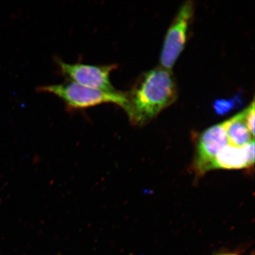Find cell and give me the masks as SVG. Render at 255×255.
<instances>
[{
	"label": "cell",
	"instance_id": "cell-1",
	"mask_svg": "<svg viewBox=\"0 0 255 255\" xmlns=\"http://www.w3.org/2000/svg\"><path fill=\"white\" fill-rule=\"evenodd\" d=\"M127 96L130 122L142 126L177 100L176 82L171 70L160 66L143 73Z\"/></svg>",
	"mask_w": 255,
	"mask_h": 255
},
{
	"label": "cell",
	"instance_id": "cell-2",
	"mask_svg": "<svg viewBox=\"0 0 255 255\" xmlns=\"http://www.w3.org/2000/svg\"><path fill=\"white\" fill-rule=\"evenodd\" d=\"M38 91L52 94L61 99L70 109H86L104 104H115L126 111L127 93L116 91L106 92L91 88L74 82L59 85L43 86Z\"/></svg>",
	"mask_w": 255,
	"mask_h": 255
},
{
	"label": "cell",
	"instance_id": "cell-3",
	"mask_svg": "<svg viewBox=\"0 0 255 255\" xmlns=\"http://www.w3.org/2000/svg\"><path fill=\"white\" fill-rule=\"evenodd\" d=\"M194 5L187 1L181 6L167 31L162 44L160 63L162 68L171 70L184 49L189 36Z\"/></svg>",
	"mask_w": 255,
	"mask_h": 255
},
{
	"label": "cell",
	"instance_id": "cell-4",
	"mask_svg": "<svg viewBox=\"0 0 255 255\" xmlns=\"http://www.w3.org/2000/svg\"><path fill=\"white\" fill-rule=\"evenodd\" d=\"M229 144L226 132V121L205 129L197 136L192 170L197 177L214 170L218 153Z\"/></svg>",
	"mask_w": 255,
	"mask_h": 255
},
{
	"label": "cell",
	"instance_id": "cell-5",
	"mask_svg": "<svg viewBox=\"0 0 255 255\" xmlns=\"http://www.w3.org/2000/svg\"><path fill=\"white\" fill-rule=\"evenodd\" d=\"M60 72L72 82L85 87L106 92L117 91L110 81V74L117 68L116 65L95 66L83 63L69 64L57 60Z\"/></svg>",
	"mask_w": 255,
	"mask_h": 255
},
{
	"label": "cell",
	"instance_id": "cell-6",
	"mask_svg": "<svg viewBox=\"0 0 255 255\" xmlns=\"http://www.w3.org/2000/svg\"><path fill=\"white\" fill-rule=\"evenodd\" d=\"M255 164V141L238 147L231 145L224 146L215 159L214 170H240L250 168Z\"/></svg>",
	"mask_w": 255,
	"mask_h": 255
},
{
	"label": "cell",
	"instance_id": "cell-7",
	"mask_svg": "<svg viewBox=\"0 0 255 255\" xmlns=\"http://www.w3.org/2000/svg\"><path fill=\"white\" fill-rule=\"evenodd\" d=\"M226 121V132L229 145L242 147L254 141L244 120V111Z\"/></svg>",
	"mask_w": 255,
	"mask_h": 255
},
{
	"label": "cell",
	"instance_id": "cell-8",
	"mask_svg": "<svg viewBox=\"0 0 255 255\" xmlns=\"http://www.w3.org/2000/svg\"><path fill=\"white\" fill-rule=\"evenodd\" d=\"M242 100L241 95H236L231 99H218L214 101L213 104V109L217 114L223 116L236 108L241 107Z\"/></svg>",
	"mask_w": 255,
	"mask_h": 255
},
{
	"label": "cell",
	"instance_id": "cell-9",
	"mask_svg": "<svg viewBox=\"0 0 255 255\" xmlns=\"http://www.w3.org/2000/svg\"><path fill=\"white\" fill-rule=\"evenodd\" d=\"M255 103L254 100L246 110H244L245 122L251 134L255 136Z\"/></svg>",
	"mask_w": 255,
	"mask_h": 255
},
{
	"label": "cell",
	"instance_id": "cell-10",
	"mask_svg": "<svg viewBox=\"0 0 255 255\" xmlns=\"http://www.w3.org/2000/svg\"><path fill=\"white\" fill-rule=\"evenodd\" d=\"M237 255L233 254H223V255Z\"/></svg>",
	"mask_w": 255,
	"mask_h": 255
}]
</instances>
